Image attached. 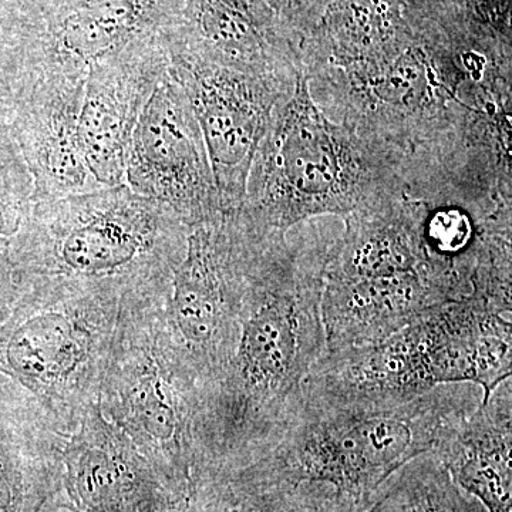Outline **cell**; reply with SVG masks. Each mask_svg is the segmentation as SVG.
<instances>
[{
	"label": "cell",
	"instance_id": "obj_1",
	"mask_svg": "<svg viewBox=\"0 0 512 512\" xmlns=\"http://www.w3.org/2000/svg\"><path fill=\"white\" fill-rule=\"evenodd\" d=\"M333 239L322 229L271 232L252 272L237 348L202 389L197 473L251 460L284 426L325 353L323 274Z\"/></svg>",
	"mask_w": 512,
	"mask_h": 512
},
{
	"label": "cell",
	"instance_id": "obj_2",
	"mask_svg": "<svg viewBox=\"0 0 512 512\" xmlns=\"http://www.w3.org/2000/svg\"><path fill=\"white\" fill-rule=\"evenodd\" d=\"M483 400L476 384H441L404 400L342 399L302 386L274 439L237 467L288 483L328 484L357 511L404 464L429 453L451 421Z\"/></svg>",
	"mask_w": 512,
	"mask_h": 512
},
{
	"label": "cell",
	"instance_id": "obj_3",
	"mask_svg": "<svg viewBox=\"0 0 512 512\" xmlns=\"http://www.w3.org/2000/svg\"><path fill=\"white\" fill-rule=\"evenodd\" d=\"M426 201L412 178L342 218L323 274L326 349L373 345L424 315L473 293L431 252Z\"/></svg>",
	"mask_w": 512,
	"mask_h": 512
},
{
	"label": "cell",
	"instance_id": "obj_4",
	"mask_svg": "<svg viewBox=\"0 0 512 512\" xmlns=\"http://www.w3.org/2000/svg\"><path fill=\"white\" fill-rule=\"evenodd\" d=\"M468 50L417 36L379 62L305 77L326 116L360 136L407 158L446 154L473 140L500 96L471 72Z\"/></svg>",
	"mask_w": 512,
	"mask_h": 512
},
{
	"label": "cell",
	"instance_id": "obj_5",
	"mask_svg": "<svg viewBox=\"0 0 512 512\" xmlns=\"http://www.w3.org/2000/svg\"><path fill=\"white\" fill-rule=\"evenodd\" d=\"M409 158L326 116L301 73L256 148L241 210L266 232L345 218L399 187Z\"/></svg>",
	"mask_w": 512,
	"mask_h": 512
},
{
	"label": "cell",
	"instance_id": "obj_6",
	"mask_svg": "<svg viewBox=\"0 0 512 512\" xmlns=\"http://www.w3.org/2000/svg\"><path fill=\"white\" fill-rule=\"evenodd\" d=\"M188 227L164 202L128 185L32 202L23 261L32 279L52 278L133 299L170 293Z\"/></svg>",
	"mask_w": 512,
	"mask_h": 512
},
{
	"label": "cell",
	"instance_id": "obj_7",
	"mask_svg": "<svg viewBox=\"0 0 512 512\" xmlns=\"http://www.w3.org/2000/svg\"><path fill=\"white\" fill-rule=\"evenodd\" d=\"M165 299L127 302L99 407L150 461L165 487L195 484L202 384L175 342Z\"/></svg>",
	"mask_w": 512,
	"mask_h": 512
},
{
	"label": "cell",
	"instance_id": "obj_8",
	"mask_svg": "<svg viewBox=\"0 0 512 512\" xmlns=\"http://www.w3.org/2000/svg\"><path fill=\"white\" fill-rule=\"evenodd\" d=\"M26 319L6 346L10 369L40 403L72 427L99 403L126 299L64 279H32Z\"/></svg>",
	"mask_w": 512,
	"mask_h": 512
},
{
	"label": "cell",
	"instance_id": "obj_9",
	"mask_svg": "<svg viewBox=\"0 0 512 512\" xmlns=\"http://www.w3.org/2000/svg\"><path fill=\"white\" fill-rule=\"evenodd\" d=\"M269 234L256 228L241 208L188 229L165 316L202 389L234 355L252 272Z\"/></svg>",
	"mask_w": 512,
	"mask_h": 512
},
{
	"label": "cell",
	"instance_id": "obj_10",
	"mask_svg": "<svg viewBox=\"0 0 512 512\" xmlns=\"http://www.w3.org/2000/svg\"><path fill=\"white\" fill-rule=\"evenodd\" d=\"M170 73L190 101L204 137L222 212L245 200L252 160L276 107L298 76L231 69L185 52L167 39Z\"/></svg>",
	"mask_w": 512,
	"mask_h": 512
},
{
	"label": "cell",
	"instance_id": "obj_11",
	"mask_svg": "<svg viewBox=\"0 0 512 512\" xmlns=\"http://www.w3.org/2000/svg\"><path fill=\"white\" fill-rule=\"evenodd\" d=\"M187 0H49L16 36L20 70L83 74L138 45L170 35Z\"/></svg>",
	"mask_w": 512,
	"mask_h": 512
},
{
	"label": "cell",
	"instance_id": "obj_12",
	"mask_svg": "<svg viewBox=\"0 0 512 512\" xmlns=\"http://www.w3.org/2000/svg\"><path fill=\"white\" fill-rule=\"evenodd\" d=\"M126 185L167 204L188 229L222 212L200 124L170 67L131 136Z\"/></svg>",
	"mask_w": 512,
	"mask_h": 512
},
{
	"label": "cell",
	"instance_id": "obj_13",
	"mask_svg": "<svg viewBox=\"0 0 512 512\" xmlns=\"http://www.w3.org/2000/svg\"><path fill=\"white\" fill-rule=\"evenodd\" d=\"M167 36L94 64L87 72L79 137L86 163L103 187L126 184V160L134 128L170 67Z\"/></svg>",
	"mask_w": 512,
	"mask_h": 512
},
{
	"label": "cell",
	"instance_id": "obj_14",
	"mask_svg": "<svg viewBox=\"0 0 512 512\" xmlns=\"http://www.w3.org/2000/svg\"><path fill=\"white\" fill-rule=\"evenodd\" d=\"M83 74L20 76L16 136L33 178V202L60 200L103 187L83 156L79 137Z\"/></svg>",
	"mask_w": 512,
	"mask_h": 512
},
{
	"label": "cell",
	"instance_id": "obj_15",
	"mask_svg": "<svg viewBox=\"0 0 512 512\" xmlns=\"http://www.w3.org/2000/svg\"><path fill=\"white\" fill-rule=\"evenodd\" d=\"M62 460L63 491L87 512H141L171 490L99 404L72 427Z\"/></svg>",
	"mask_w": 512,
	"mask_h": 512
},
{
	"label": "cell",
	"instance_id": "obj_16",
	"mask_svg": "<svg viewBox=\"0 0 512 512\" xmlns=\"http://www.w3.org/2000/svg\"><path fill=\"white\" fill-rule=\"evenodd\" d=\"M167 39L200 59L242 72H302L298 46L264 0H187Z\"/></svg>",
	"mask_w": 512,
	"mask_h": 512
},
{
	"label": "cell",
	"instance_id": "obj_17",
	"mask_svg": "<svg viewBox=\"0 0 512 512\" xmlns=\"http://www.w3.org/2000/svg\"><path fill=\"white\" fill-rule=\"evenodd\" d=\"M511 448L512 379L508 377L473 412L451 421L431 453L454 483L488 512H511Z\"/></svg>",
	"mask_w": 512,
	"mask_h": 512
},
{
	"label": "cell",
	"instance_id": "obj_18",
	"mask_svg": "<svg viewBox=\"0 0 512 512\" xmlns=\"http://www.w3.org/2000/svg\"><path fill=\"white\" fill-rule=\"evenodd\" d=\"M202 512H360L328 484L288 483L248 467L195 477Z\"/></svg>",
	"mask_w": 512,
	"mask_h": 512
},
{
	"label": "cell",
	"instance_id": "obj_19",
	"mask_svg": "<svg viewBox=\"0 0 512 512\" xmlns=\"http://www.w3.org/2000/svg\"><path fill=\"white\" fill-rule=\"evenodd\" d=\"M365 512H488L473 495L461 490L443 463L420 454L396 471Z\"/></svg>",
	"mask_w": 512,
	"mask_h": 512
},
{
	"label": "cell",
	"instance_id": "obj_20",
	"mask_svg": "<svg viewBox=\"0 0 512 512\" xmlns=\"http://www.w3.org/2000/svg\"><path fill=\"white\" fill-rule=\"evenodd\" d=\"M33 202V178L25 161L0 141V231L15 228Z\"/></svg>",
	"mask_w": 512,
	"mask_h": 512
},
{
	"label": "cell",
	"instance_id": "obj_21",
	"mask_svg": "<svg viewBox=\"0 0 512 512\" xmlns=\"http://www.w3.org/2000/svg\"><path fill=\"white\" fill-rule=\"evenodd\" d=\"M49 0H0V18L8 20L13 35L43 12Z\"/></svg>",
	"mask_w": 512,
	"mask_h": 512
},
{
	"label": "cell",
	"instance_id": "obj_22",
	"mask_svg": "<svg viewBox=\"0 0 512 512\" xmlns=\"http://www.w3.org/2000/svg\"><path fill=\"white\" fill-rule=\"evenodd\" d=\"M141 512H202L195 485L188 490H170Z\"/></svg>",
	"mask_w": 512,
	"mask_h": 512
},
{
	"label": "cell",
	"instance_id": "obj_23",
	"mask_svg": "<svg viewBox=\"0 0 512 512\" xmlns=\"http://www.w3.org/2000/svg\"><path fill=\"white\" fill-rule=\"evenodd\" d=\"M40 512H87L82 510V508L74 505L72 501L69 500L66 493L62 490L57 491L55 495L49 498L46 501L45 505H43L42 510Z\"/></svg>",
	"mask_w": 512,
	"mask_h": 512
}]
</instances>
